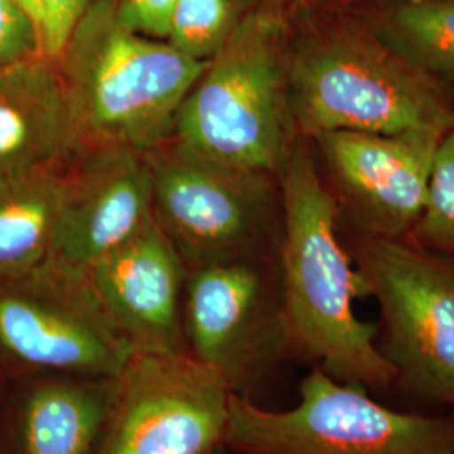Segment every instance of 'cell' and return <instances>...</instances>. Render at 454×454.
<instances>
[{
  "label": "cell",
  "instance_id": "6da1fadb",
  "mask_svg": "<svg viewBox=\"0 0 454 454\" xmlns=\"http://www.w3.org/2000/svg\"><path fill=\"white\" fill-rule=\"evenodd\" d=\"M290 20L288 105L296 137L448 131L454 93L406 63L354 5L305 2Z\"/></svg>",
  "mask_w": 454,
  "mask_h": 454
},
{
  "label": "cell",
  "instance_id": "5bb4252c",
  "mask_svg": "<svg viewBox=\"0 0 454 454\" xmlns=\"http://www.w3.org/2000/svg\"><path fill=\"white\" fill-rule=\"evenodd\" d=\"M264 283L241 261L204 264L191 279L187 326L195 357L227 369L261 325Z\"/></svg>",
  "mask_w": 454,
  "mask_h": 454
},
{
  "label": "cell",
  "instance_id": "603a6c76",
  "mask_svg": "<svg viewBox=\"0 0 454 454\" xmlns=\"http://www.w3.org/2000/svg\"><path fill=\"white\" fill-rule=\"evenodd\" d=\"M307 0H261V4H266V5H271L276 9H281V11H290L293 7H298L301 4H305Z\"/></svg>",
  "mask_w": 454,
  "mask_h": 454
},
{
  "label": "cell",
  "instance_id": "4fadbf2b",
  "mask_svg": "<svg viewBox=\"0 0 454 454\" xmlns=\"http://www.w3.org/2000/svg\"><path fill=\"white\" fill-rule=\"evenodd\" d=\"M76 152L59 59L35 54L0 71V174L63 167Z\"/></svg>",
  "mask_w": 454,
  "mask_h": 454
},
{
  "label": "cell",
  "instance_id": "5b68a950",
  "mask_svg": "<svg viewBox=\"0 0 454 454\" xmlns=\"http://www.w3.org/2000/svg\"><path fill=\"white\" fill-rule=\"evenodd\" d=\"M224 441L244 454H454V421L394 411L315 369L288 411L232 392Z\"/></svg>",
  "mask_w": 454,
  "mask_h": 454
},
{
  "label": "cell",
  "instance_id": "d6986e66",
  "mask_svg": "<svg viewBox=\"0 0 454 454\" xmlns=\"http://www.w3.org/2000/svg\"><path fill=\"white\" fill-rule=\"evenodd\" d=\"M411 241L454 258V125L439 142L421 219Z\"/></svg>",
  "mask_w": 454,
  "mask_h": 454
},
{
  "label": "cell",
  "instance_id": "8992f818",
  "mask_svg": "<svg viewBox=\"0 0 454 454\" xmlns=\"http://www.w3.org/2000/svg\"><path fill=\"white\" fill-rule=\"evenodd\" d=\"M357 271L380 307V350L395 373L454 407L453 256L407 238H360Z\"/></svg>",
  "mask_w": 454,
  "mask_h": 454
},
{
  "label": "cell",
  "instance_id": "277c9868",
  "mask_svg": "<svg viewBox=\"0 0 454 454\" xmlns=\"http://www.w3.org/2000/svg\"><path fill=\"white\" fill-rule=\"evenodd\" d=\"M288 33V11L261 2L249 9L182 101L174 138L217 162L276 177L298 138Z\"/></svg>",
  "mask_w": 454,
  "mask_h": 454
},
{
  "label": "cell",
  "instance_id": "9a60e30c",
  "mask_svg": "<svg viewBox=\"0 0 454 454\" xmlns=\"http://www.w3.org/2000/svg\"><path fill=\"white\" fill-rule=\"evenodd\" d=\"M63 176V167L0 174V283L51 256Z\"/></svg>",
  "mask_w": 454,
  "mask_h": 454
},
{
  "label": "cell",
  "instance_id": "3957f363",
  "mask_svg": "<svg viewBox=\"0 0 454 454\" xmlns=\"http://www.w3.org/2000/svg\"><path fill=\"white\" fill-rule=\"evenodd\" d=\"M58 59L78 152L120 145L145 153L174 138L182 101L207 65L123 27L114 0L90 5Z\"/></svg>",
  "mask_w": 454,
  "mask_h": 454
},
{
  "label": "cell",
  "instance_id": "7a4b0ae2",
  "mask_svg": "<svg viewBox=\"0 0 454 454\" xmlns=\"http://www.w3.org/2000/svg\"><path fill=\"white\" fill-rule=\"evenodd\" d=\"M276 179L283 209V325L294 341L341 382L384 387L397 377L375 343L377 325L354 311L367 294L339 238L340 209L307 138L298 137Z\"/></svg>",
  "mask_w": 454,
  "mask_h": 454
},
{
  "label": "cell",
  "instance_id": "30bf717a",
  "mask_svg": "<svg viewBox=\"0 0 454 454\" xmlns=\"http://www.w3.org/2000/svg\"><path fill=\"white\" fill-rule=\"evenodd\" d=\"M446 131H328L315 142L325 182L362 238L404 239L421 219L431 167Z\"/></svg>",
  "mask_w": 454,
  "mask_h": 454
},
{
  "label": "cell",
  "instance_id": "9c48e42d",
  "mask_svg": "<svg viewBox=\"0 0 454 454\" xmlns=\"http://www.w3.org/2000/svg\"><path fill=\"white\" fill-rule=\"evenodd\" d=\"M145 159L155 219L179 253L209 264L256 241L273 209V176L217 162L176 138Z\"/></svg>",
  "mask_w": 454,
  "mask_h": 454
},
{
  "label": "cell",
  "instance_id": "8fae6325",
  "mask_svg": "<svg viewBox=\"0 0 454 454\" xmlns=\"http://www.w3.org/2000/svg\"><path fill=\"white\" fill-rule=\"evenodd\" d=\"M65 170L51 256L90 268L153 217L145 153L129 146L84 148Z\"/></svg>",
  "mask_w": 454,
  "mask_h": 454
},
{
  "label": "cell",
  "instance_id": "ffe728a7",
  "mask_svg": "<svg viewBox=\"0 0 454 454\" xmlns=\"http://www.w3.org/2000/svg\"><path fill=\"white\" fill-rule=\"evenodd\" d=\"M41 52L33 16L17 0H0V71Z\"/></svg>",
  "mask_w": 454,
  "mask_h": 454
},
{
  "label": "cell",
  "instance_id": "2e32d148",
  "mask_svg": "<svg viewBox=\"0 0 454 454\" xmlns=\"http://www.w3.org/2000/svg\"><path fill=\"white\" fill-rule=\"evenodd\" d=\"M354 7L406 63L451 88L454 0H371Z\"/></svg>",
  "mask_w": 454,
  "mask_h": 454
},
{
  "label": "cell",
  "instance_id": "7402d4cb",
  "mask_svg": "<svg viewBox=\"0 0 454 454\" xmlns=\"http://www.w3.org/2000/svg\"><path fill=\"white\" fill-rule=\"evenodd\" d=\"M177 0H114V12L131 33L167 41Z\"/></svg>",
  "mask_w": 454,
  "mask_h": 454
},
{
  "label": "cell",
  "instance_id": "d4e9b609",
  "mask_svg": "<svg viewBox=\"0 0 454 454\" xmlns=\"http://www.w3.org/2000/svg\"><path fill=\"white\" fill-rule=\"evenodd\" d=\"M307 2H324V4H340V5H357L371 0H307Z\"/></svg>",
  "mask_w": 454,
  "mask_h": 454
},
{
  "label": "cell",
  "instance_id": "ac0fdd59",
  "mask_svg": "<svg viewBox=\"0 0 454 454\" xmlns=\"http://www.w3.org/2000/svg\"><path fill=\"white\" fill-rule=\"evenodd\" d=\"M249 9L239 0H177L167 41L194 59L209 61Z\"/></svg>",
  "mask_w": 454,
  "mask_h": 454
},
{
  "label": "cell",
  "instance_id": "e0dca14e",
  "mask_svg": "<svg viewBox=\"0 0 454 454\" xmlns=\"http://www.w3.org/2000/svg\"><path fill=\"white\" fill-rule=\"evenodd\" d=\"M112 379L105 386L56 382L33 392L24 411L26 454H90L106 421Z\"/></svg>",
  "mask_w": 454,
  "mask_h": 454
},
{
  "label": "cell",
  "instance_id": "cb8c5ba5",
  "mask_svg": "<svg viewBox=\"0 0 454 454\" xmlns=\"http://www.w3.org/2000/svg\"><path fill=\"white\" fill-rule=\"evenodd\" d=\"M31 16H33L35 24H37V19H39V0H17Z\"/></svg>",
  "mask_w": 454,
  "mask_h": 454
},
{
  "label": "cell",
  "instance_id": "52a82bcc",
  "mask_svg": "<svg viewBox=\"0 0 454 454\" xmlns=\"http://www.w3.org/2000/svg\"><path fill=\"white\" fill-rule=\"evenodd\" d=\"M229 375L185 352H135L112 379L97 454H211L224 441Z\"/></svg>",
  "mask_w": 454,
  "mask_h": 454
},
{
  "label": "cell",
  "instance_id": "ba28073f",
  "mask_svg": "<svg viewBox=\"0 0 454 454\" xmlns=\"http://www.w3.org/2000/svg\"><path fill=\"white\" fill-rule=\"evenodd\" d=\"M0 347L29 365L105 379L116 377L137 352L88 268L54 256L0 283Z\"/></svg>",
  "mask_w": 454,
  "mask_h": 454
},
{
  "label": "cell",
  "instance_id": "44dd1931",
  "mask_svg": "<svg viewBox=\"0 0 454 454\" xmlns=\"http://www.w3.org/2000/svg\"><path fill=\"white\" fill-rule=\"evenodd\" d=\"M95 0H39L41 52L59 58L76 24Z\"/></svg>",
  "mask_w": 454,
  "mask_h": 454
},
{
  "label": "cell",
  "instance_id": "7c38bea8",
  "mask_svg": "<svg viewBox=\"0 0 454 454\" xmlns=\"http://www.w3.org/2000/svg\"><path fill=\"white\" fill-rule=\"evenodd\" d=\"M88 273L103 305L137 352H184L180 253L155 217L95 261Z\"/></svg>",
  "mask_w": 454,
  "mask_h": 454
}]
</instances>
